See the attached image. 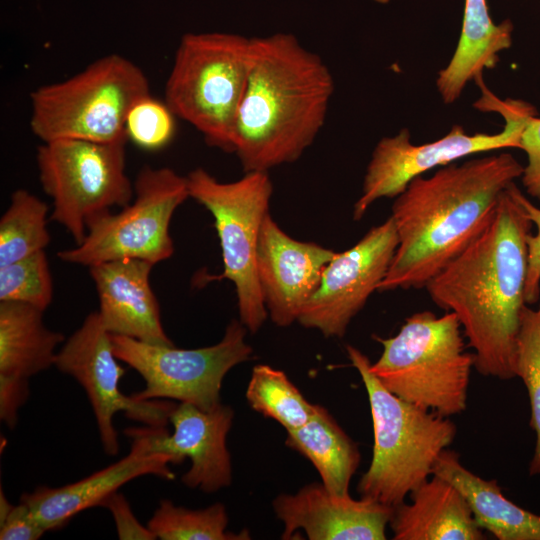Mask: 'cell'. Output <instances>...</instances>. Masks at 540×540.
Segmentation results:
<instances>
[{
  "label": "cell",
  "mask_w": 540,
  "mask_h": 540,
  "mask_svg": "<svg viewBox=\"0 0 540 540\" xmlns=\"http://www.w3.org/2000/svg\"><path fill=\"white\" fill-rule=\"evenodd\" d=\"M398 244L391 217L372 227L351 248L336 252L302 310L298 323L325 337L341 338L385 278Z\"/></svg>",
  "instance_id": "14"
},
{
  "label": "cell",
  "mask_w": 540,
  "mask_h": 540,
  "mask_svg": "<svg viewBox=\"0 0 540 540\" xmlns=\"http://www.w3.org/2000/svg\"><path fill=\"white\" fill-rule=\"evenodd\" d=\"M53 279L44 250L0 267V301L25 303L45 311L52 303Z\"/></svg>",
  "instance_id": "29"
},
{
  "label": "cell",
  "mask_w": 540,
  "mask_h": 540,
  "mask_svg": "<svg viewBox=\"0 0 540 540\" xmlns=\"http://www.w3.org/2000/svg\"><path fill=\"white\" fill-rule=\"evenodd\" d=\"M516 377L524 382L530 406V425L535 432L534 453L529 463L531 476L540 475V312L524 307L517 342Z\"/></svg>",
  "instance_id": "28"
},
{
  "label": "cell",
  "mask_w": 540,
  "mask_h": 540,
  "mask_svg": "<svg viewBox=\"0 0 540 540\" xmlns=\"http://www.w3.org/2000/svg\"><path fill=\"white\" fill-rule=\"evenodd\" d=\"M513 23L496 24L487 0H465L461 33L449 63L438 72L436 86L446 104L455 102L467 83L494 68L499 54L512 45Z\"/></svg>",
  "instance_id": "21"
},
{
  "label": "cell",
  "mask_w": 540,
  "mask_h": 540,
  "mask_svg": "<svg viewBox=\"0 0 540 540\" xmlns=\"http://www.w3.org/2000/svg\"><path fill=\"white\" fill-rule=\"evenodd\" d=\"M43 313L25 303L0 301V379L29 383L55 365L65 337L45 326Z\"/></svg>",
  "instance_id": "23"
},
{
  "label": "cell",
  "mask_w": 540,
  "mask_h": 540,
  "mask_svg": "<svg viewBox=\"0 0 540 540\" xmlns=\"http://www.w3.org/2000/svg\"><path fill=\"white\" fill-rule=\"evenodd\" d=\"M251 38L233 33L182 36L164 88V101L200 132L205 142L233 153L238 111L245 92Z\"/></svg>",
  "instance_id": "6"
},
{
  "label": "cell",
  "mask_w": 540,
  "mask_h": 540,
  "mask_svg": "<svg viewBox=\"0 0 540 540\" xmlns=\"http://www.w3.org/2000/svg\"><path fill=\"white\" fill-rule=\"evenodd\" d=\"M233 417V410L223 404L205 411L189 403H180L170 414L172 434L165 427L150 426L129 428L125 433L139 440L147 452L170 456L172 464L189 458L191 466L181 481L188 488L212 493L231 484V459L226 437Z\"/></svg>",
  "instance_id": "15"
},
{
  "label": "cell",
  "mask_w": 540,
  "mask_h": 540,
  "mask_svg": "<svg viewBox=\"0 0 540 540\" xmlns=\"http://www.w3.org/2000/svg\"><path fill=\"white\" fill-rule=\"evenodd\" d=\"M538 311L540 312V305H539V309H538Z\"/></svg>",
  "instance_id": "36"
},
{
  "label": "cell",
  "mask_w": 540,
  "mask_h": 540,
  "mask_svg": "<svg viewBox=\"0 0 540 540\" xmlns=\"http://www.w3.org/2000/svg\"><path fill=\"white\" fill-rule=\"evenodd\" d=\"M373 1H376V2H378V3H383V4H385V3H387L389 0H373Z\"/></svg>",
  "instance_id": "35"
},
{
  "label": "cell",
  "mask_w": 540,
  "mask_h": 540,
  "mask_svg": "<svg viewBox=\"0 0 540 540\" xmlns=\"http://www.w3.org/2000/svg\"><path fill=\"white\" fill-rule=\"evenodd\" d=\"M285 444L314 465L328 491L349 494L361 455L358 445L326 408L315 405L313 415L304 425L287 431Z\"/></svg>",
  "instance_id": "24"
},
{
  "label": "cell",
  "mask_w": 540,
  "mask_h": 540,
  "mask_svg": "<svg viewBox=\"0 0 540 540\" xmlns=\"http://www.w3.org/2000/svg\"><path fill=\"white\" fill-rule=\"evenodd\" d=\"M126 142L57 139L37 150L40 183L53 202L50 218L76 245L84 240L90 220L128 205L134 197L126 173Z\"/></svg>",
  "instance_id": "10"
},
{
  "label": "cell",
  "mask_w": 540,
  "mask_h": 540,
  "mask_svg": "<svg viewBox=\"0 0 540 540\" xmlns=\"http://www.w3.org/2000/svg\"><path fill=\"white\" fill-rule=\"evenodd\" d=\"M453 312L438 317L421 311L406 318L399 332L374 338L383 350L370 371L383 386L422 409L450 417L466 409L474 353L465 349Z\"/></svg>",
  "instance_id": "5"
},
{
  "label": "cell",
  "mask_w": 540,
  "mask_h": 540,
  "mask_svg": "<svg viewBox=\"0 0 540 540\" xmlns=\"http://www.w3.org/2000/svg\"><path fill=\"white\" fill-rule=\"evenodd\" d=\"M509 186L486 229L425 287L438 307L457 316L474 368L500 380L516 377L532 227Z\"/></svg>",
  "instance_id": "1"
},
{
  "label": "cell",
  "mask_w": 540,
  "mask_h": 540,
  "mask_svg": "<svg viewBox=\"0 0 540 540\" xmlns=\"http://www.w3.org/2000/svg\"><path fill=\"white\" fill-rule=\"evenodd\" d=\"M54 366L85 390L101 444L109 456L119 452L118 434L113 424L116 413L123 412L128 418L150 427H166L176 406L171 401H143L122 393L119 381L125 369L118 363L111 333L98 312L87 315L81 326L64 341Z\"/></svg>",
  "instance_id": "13"
},
{
  "label": "cell",
  "mask_w": 540,
  "mask_h": 540,
  "mask_svg": "<svg viewBox=\"0 0 540 540\" xmlns=\"http://www.w3.org/2000/svg\"><path fill=\"white\" fill-rule=\"evenodd\" d=\"M176 116L163 100L151 93L139 98L129 109L125 120L127 140L141 149L164 148L176 131Z\"/></svg>",
  "instance_id": "30"
},
{
  "label": "cell",
  "mask_w": 540,
  "mask_h": 540,
  "mask_svg": "<svg viewBox=\"0 0 540 540\" xmlns=\"http://www.w3.org/2000/svg\"><path fill=\"white\" fill-rule=\"evenodd\" d=\"M153 264L118 259L89 267L103 325L115 335L157 345H174L166 334L157 298L150 285Z\"/></svg>",
  "instance_id": "19"
},
{
  "label": "cell",
  "mask_w": 540,
  "mask_h": 540,
  "mask_svg": "<svg viewBox=\"0 0 540 540\" xmlns=\"http://www.w3.org/2000/svg\"><path fill=\"white\" fill-rule=\"evenodd\" d=\"M333 93L327 65L293 34L251 37L233 147L244 172L298 160L322 129Z\"/></svg>",
  "instance_id": "3"
},
{
  "label": "cell",
  "mask_w": 540,
  "mask_h": 540,
  "mask_svg": "<svg viewBox=\"0 0 540 540\" xmlns=\"http://www.w3.org/2000/svg\"><path fill=\"white\" fill-rule=\"evenodd\" d=\"M246 398L252 409L287 431L304 425L315 410L283 371L265 364L253 368Z\"/></svg>",
  "instance_id": "26"
},
{
  "label": "cell",
  "mask_w": 540,
  "mask_h": 540,
  "mask_svg": "<svg viewBox=\"0 0 540 540\" xmlns=\"http://www.w3.org/2000/svg\"><path fill=\"white\" fill-rule=\"evenodd\" d=\"M147 94L150 85L142 69L124 56L109 54L66 80L34 90L30 127L42 142L127 141V113Z\"/></svg>",
  "instance_id": "7"
},
{
  "label": "cell",
  "mask_w": 540,
  "mask_h": 540,
  "mask_svg": "<svg viewBox=\"0 0 540 540\" xmlns=\"http://www.w3.org/2000/svg\"><path fill=\"white\" fill-rule=\"evenodd\" d=\"M48 206L25 189H17L0 219V267L44 250L51 238Z\"/></svg>",
  "instance_id": "25"
},
{
  "label": "cell",
  "mask_w": 540,
  "mask_h": 540,
  "mask_svg": "<svg viewBox=\"0 0 540 540\" xmlns=\"http://www.w3.org/2000/svg\"><path fill=\"white\" fill-rule=\"evenodd\" d=\"M102 507L110 511L119 539H157L148 526H144L138 521L126 497L118 491L109 496L103 502Z\"/></svg>",
  "instance_id": "33"
},
{
  "label": "cell",
  "mask_w": 540,
  "mask_h": 540,
  "mask_svg": "<svg viewBox=\"0 0 540 540\" xmlns=\"http://www.w3.org/2000/svg\"><path fill=\"white\" fill-rule=\"evenodd\" d=\"M393 508L389 526L394 540H482L478 525L462 493L433 474Z\"/></svg>",
  "instance_id": "20"
},
{
  "label": "cell",
  "mask_w": 540,
  "mask_h": 540,
  "mask_svg": "<svg viewBox=\"0 0 540 540\" xmlns=\"http://www.w3.org/2000/svg\"><path fill=\"white\" fill-rule=\"evenodd\" d=\"M186 176L168 167H143L134 182V197L119 212L99 215L87 224L84 240L57 253L66 263L93 266L118 259L153 265L174 253L169 233L175 210L189 198Z\"/></svg>",
  "instance_id": "11"
},
{
  "label": "cell",
  "mask_w": 540,
  "mask_h": 540,
  "mask_svg": "<svg viewBox=\"0 0 540 540\" xmlns=\"http://www.w3.org/2000/svg\"><path fill=\"white\" fill-rule=\"evenodd\" d=\"M335 254L317 243L291 237L270 213L265 217L257 251V275L267 314L275 325L288 327L298 321Z\"/></svg>",
  "instance_id": "16"
},
{
  "label": "cell",
  "mask_w": 540,
  "mask_h": 540,
  "mask_svg": "<svg viewBox=\"0 0 540 540\" xmlns=\"http://www.w3.org/2000/svg\"><path fill=\"white\" fill-rule=\"evenodd\" d=\"M245 334L240 320H232L218 343L202 348L180 349L115 334L111 340L118 360L145 381L144 389L131 394L135 399L178 400L209 411L221 404L225 375L253 353Z\"/></svg>",
  "instance_id": "12"
},
{
  "label": "cell",
  "mask_w": 540,
  "mask_h": 540,
  "mask_svg": "<svg viewBox=\"0 0 540 540\" xmlns=\"http://www.w3.org/2000/svg\"><path fill=\"white\" fill-rule=\"evenodd\" d=\"M45 532L28 506L22 502L12 505L7 513L0 517L1 540H36Z\"/></svg>",
  "instance_id": "34"
},
{
  "label": "cell",
  "mask_w": 540,
  "mask_h": 540,
  "mask_svg": "<svg viewBox=\"0 0 540 540\" xmlns=\"http://www.w3.org/2000/svg\"><path fill=\"white\" fill-rule=\"evenodd\" d=\"M273 508L284 525L282 539L303 529L310 540H384L393 513L372 500L331 493L322 483L277 496Z\"/></svg>",
  "instance_id": "17"
},
{
  "label": "cell",
  "mask_w": 540,
  "mask_h": 540,
  "mask_svg": "<svg viewBox=\"0 0 540 540\" xmlns=\"http://www.w3.org/2000/svg\"><path fill=\"white\" fill-rule=\"evenodd\" d=\"M530 115L520 136V149L527 155V165L521 176L527 193L540 200V118Z\"/></svg>",
  "instance_id": "32"
},
{
  "label": "cell",
  "mask_w": 540,
  "mask_h": 540,
  "mask_svg": "<svg viewBox=\"0 0 540 540\" xmlns=\"http://www.w3.org/2000/svg\"><path fill=\"white\" fill-rule=\"evenodd\" d=\"M523 169L505 152L414 178L392 205L398 244L378 291L426 287L486 229Z\"/></svg>",
  "instance_id": "2"
},
{
  "label": "cell",
  "mask_w": 540,
  "mask_h": 540,
  "mask_svg": "<svg viewBox=\"0 0 540 540\" xmlns=\"http://www.w3.org/2000/svg\"><path fill=\"white\" fill-rule=\"evenodd\" d=\"M510 191L523 207L526 215L537 227V234L526 237L527 275L525 283V301L534 304L540 295V209L533 205L513 182Z\"/></svg>",
  "instance_id": "31"
},
{
  "label": "cell",
  "mask_w": 540,
  "mask_h": 540,
  "mask_svg": "<svg viewBox=\"0 0 540 540\" xmlns=\"http://www.w3.org/2000/svg\"><path fill=\"white\" fill-rule=\"evenodd\" d=\"M346 351L366 388L374 434L372 460L357 492L360 498L394 508L433 475L435 463L454 441L457 427L449 417L387 390L370 371L365 354L351 345Z\"/></svg>",
  "instance_id": "4"
},
{
  "label": "cell",
  "mask_w": 540,
  "mask_h": 540,
  "mask_svg": "<svg viewBox=\"0 0 540 540\" xmlns=\"http://www.w3.org/2000/svg\"><path fill=\"white\" fill-rule=\"evenodd\" d=\"M170 456L149 453L131 438L128 455L81 480L60 486H39L23 493L20 502L30 509L36 521L47 531L63 528L78 513L96 506L117 492L121 486L144 475L173 480Z\"/></svg>",
  "instance_id": "18"
},
{
  "label": "cell",
  "mask_w": 540,
  "mask_h": 540,
  "mask_svg": "<svg viewBox=\"0 0 540 540\" xmlns=\"http://www.w3.org/2000/svg\"><path fill=\"white\" fill-rule=\"evenodd\" d=\"M229 519L225 506L213 504L192 510L176 506L170 500L160 501L147 526L161 540H231L249 539L247 530L227 532Z\"/></svg>",
  "instance_id": "27"
},
{
  "label": "cell",
  "mask_w": 540,
  "mask_h": 540,
  "mask_svg": "<svg viewBox=\"0 0 540 540\" xmlns=\"http://www.w3.org/2000/svg\"><path fill=\"white\" fill-rule=\"evenodd\" d=\"M433 474L462 493L478 525L498 540H540V515L507 499L496 479H484L468 470L457 452L445 449Z\"/></svg>",
  "instance_id": "22"
},
{
  "label": "cell",
  "mask_w": 540,
  "mask_h": 540,
  "mask_svg": "<svg viewBox=\"0 0 540 540\" xmlns=\"http://www.w3.org/2000/svg\"><path fill=\"white\" fill-rule=\"evenodd\" d=\"M482 97L474 106L481 111H493L505 120L499 133L468 134L460 125H454L442 138L415 145L408 129L392 137L382 138L375 146L367 165L362 193L354 204L353 219L360 220L369 207L381 198H395L416 177L456 160L493 150L519 148L520 136L526 119L536 109L522 100H501L483 83Z\"/></svg>",
  "instance_id": "9"
},
{
  "label": "cell",
  "mask_w": 540,
  "mask_h": 540,
  "mask_svg": "<svg viewBox=\"0 0 540 540\" xmlns=\"http://www.w3.org/2000/svg\"><path fill=\"white\" fill-rule=\"evenodd\" d=\"M190 198L214 219L220 241L223 272L214 279L234 284L240 322L257 332L268 317L257 275L261 228L273 193L268 172H245L232 182H220L203 168L186 176Z\"/></svg>",
  "instance_id": "8"
}]
</instances>
